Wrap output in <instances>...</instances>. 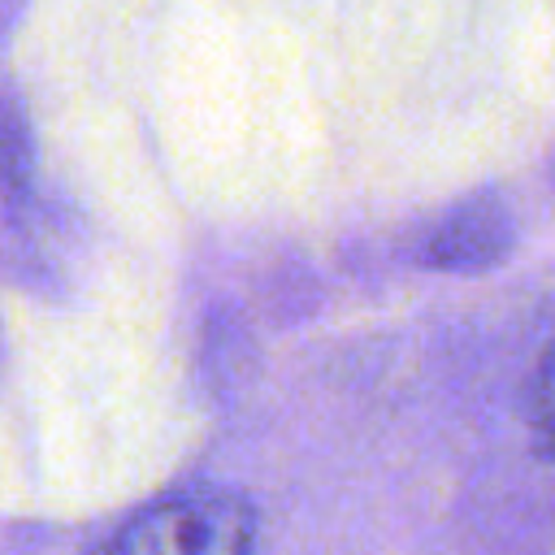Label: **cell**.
<instances>
[{
	"label": "cell",
	"instance_id": "6da1fadb",
	"mask_svg": "<svg viewBox=\"0 0 555 555\" xmlns=\"http://www.w3.org/2000/svg\"><path fill=\"white\" fill-rule=\"evenodd\" d=\"M91 555H256V507L225 486H182L126 516Z\"/></svg>",
	"mask_w": 555,
	"mask_h": 555
},
{
	"label": "cell",
	"instance_id": "7a4b0ae2",
	"mask_svg": "<svg viewBox=\"0 0 555 555\" xmlns=\"http://www.w3.org/2000/svg\"><path fill=\"white\" fill-rule=\"evenodd\" d=\"M512 208L499 195H468L416 238V264L438 273H481L512 251Z\"/></svg>",
	"mask_w": 555,
	"mask_h": 555
},
{
	"label": "cell",
	"instance_id": "3957f363",
	"mask_svg": "<svg viewBox=\"0 0 555 555\" xmlns=\"http://www.w3.org/2000/svg\"><path fill=\"white\" fill-rule=\"evenodd\" d=\"M35 169V143H30V121L22 113V100L9 91L0 78V186L22 191Z\"/></svg>",
	"mask_w": 555,
	"mask_h": 555
},
{
	"label": "cell",
	"instance_id": "277c9868",
	"mask_svg": "<svg viewBox=\"0 0 555 555\" xmlns=\"http://www.w3.org/2000/svg\"><path fill=\"white\" fill-rule=\"evenodd\" d=\"M525 425H529V442L542 460H555V343L546 347V356L533 369L529 395H525Z\"/></svg>",
	"mask_w": 555,
	"mask_h": 555
},
{
	"label": "cell",
	"instance_id": "5b68a950",
	"mask_svg": "<svg viewBox=\"0 0 555 555\" xmlns=\"http://www.w3.org/2000/svg\"><path fill=\"white\" fill-rule=\"evenodd\" d=\"M551 186H555V160H551Z\"/></svg>",
	"mask_w": 555,
	"mask_h": 555
}]
</instances>
